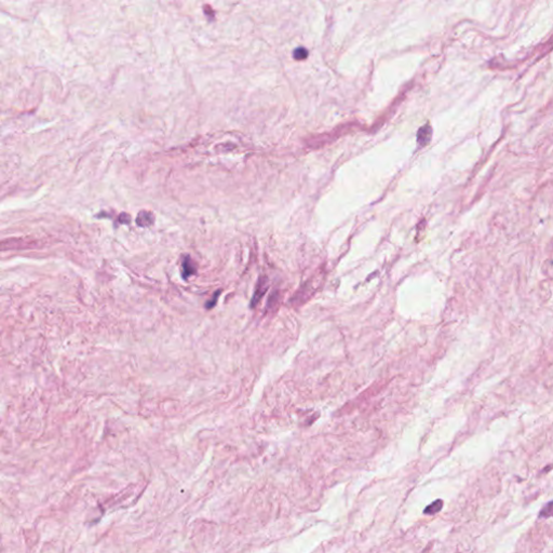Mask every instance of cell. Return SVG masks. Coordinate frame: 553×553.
Wrapping results in <instances>:
<instances>
[{
	"label": "cell",
	"instance_id": "6da1fadb",
	"mask_svg": "<svg viewBox=\"0 0 553 553\" xmlns=\"http://www.w3.org/2000/svg\"><path fill=\"white\" fill-rule=\"evenodd\" d=\"M269 288V280L266 276H259V279L257 280L256 285H255V290H254V294L252 296V301H251V307L254 308L256 306L258 302H260V300L263 299V296L266 294V292H267Z\"/></svg>",
	"mask_w": 553,
	"mask_h": 553
},
{
	"label": "cell",
	"instance_id": "7a4b0ae2",
	"mask_svg": "<svg viewBox=\"0 0 553 553\" xmlns=\"http://www.w3.org/2000/svg\"><path fill=\"white\" fill-rule=\"evenodd\" d=\"M196 273L195 263L189 256H186L183 260V278L188 279L191 275Z\"/></svg>",
	"mask_w": 553,
	"mask_h": 553
},
{
	"label": "cell",
	"instance_id": "3957f363",
	"mask_svg": "<svg viewBox=\"0 0 553 553\" xmlns=\"http://www.w3.org/2000/svg\"><path fill=\"white\" fill-rule=\"evenodd\" d=\"M442 501H437L435 503H433L432 504H430L429 507H427V509L425 510V513L427 514H433V513H437L438 511H440L441 508H442Z\"/></svg>",
	"mask_w": 553,
	"mask_h": 553
},
{
	"label": "cell",
	"instance_id": "277c9868",
	"mask_svg": "<svg viewBox=\"0 0 553 553\" xmlns=\"http://www.w3.org/2000/svg\"><path fill=\"white\" fill-rule=\"evenodd\" d=\"M308 56V51L305 49V48H299V49H296L294 52V57L296 60H304Z\"/></svg>",
	"mask_w": 553,
	"mask_h": 553
}]
</instances>
